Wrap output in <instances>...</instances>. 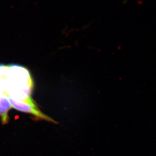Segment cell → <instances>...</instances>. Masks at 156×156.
Returning a JSON list of instances; mask_svg holds the SVG:
<instances>
[{"instance_id": "1", "label": "cell", "mask_w": 156, "mask_h": 156, "mask_svg": "<svg viewBox=\"0 0 156 156\" xmlns=\"http://www.w3.org/2000/svg\"><path fill=\"white\" fill-rule=\"evenodd\" d=\"M31 78L25 68L14 65L7 66L5 82V92L13 98L34 104L30 96Z\"/></svg>"}, {"instance_id": "2", "label": "cell", "mask_w": 156, "mask_h": 156, "mask_svg": "<svg viewBox=\"0 0 156 156\" xmlns=\"http://www.w3.org/2000/svg\"><path fill=\"white\" fill-rule=\"evenodd\" d=\"M7 96L11 105L12 106V108H14L15 109L21 112L31 114L35 117L36 118L45 120L46 121H53L50 118H49V117H48L47 116L44 114L43 113H41L38 110L35 103L30 104V103H27L25 102L13 98L9 96Z\"/></svg>"}, {"instance_id": "3", "label": "cell", "mask_w": 156, "mask_h": 156, "mask_svg": "<svg viewBox=\"0 0 156 156\" xmlns=\"http://www.w3.org/2000/svg\"><path fill=\"white\" fill-rule=\"evenodd\" d=\"M11 108L7 95L5 92L0 93V117L2 124H6L8 122V112Z\"/></svg>"}]
</instances>
